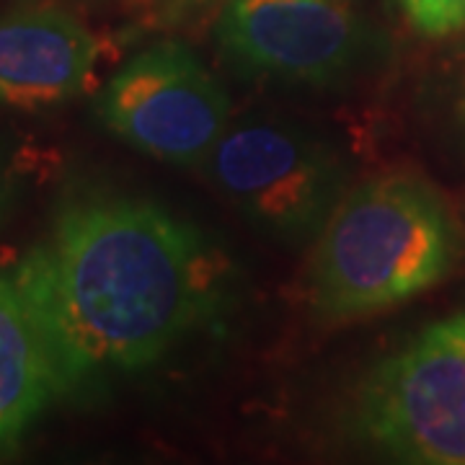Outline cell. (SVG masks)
I'll use <instances>...</instances> for the list:
<instances>
[{
	"mask_svg": "<svg viewBox=\"0 0 465 465\" xmlns=\"http://www.w3.org/2000/svg\"><path fill=\"white\" fill-rule=\"evenodd\" d=\"M416 32L448 36L465 29V0H399Z\"/></svg>",
	"mask_w": 465,
	"mask_h": 465,
	"instance_id": "obj_9",
	"label": "cell"
},
{
	"mask_svg": "<svg viewBox=\"0 0 465 465\" xmlns=\"http://www.w3.org/2000/svg\"><path fill=\"white\" fill-rule=\"evenodd\" d=\"M202 166L241 215L284 243L318 238L344 197L333 150L284 122L228 127Z\"/></svg>",
	"mask_w": 465,
	"mask_h": 465,
	"instance_id": "obj_4",
	"label": "cell"
},
{
	"mask_svg": "<svg viewBox=\"0 0 465 465\" xmlns=\"http://www.w3.org/2000/svg\"><path fill=\"white\" fill-rule=\"evenodd\" d=\"M458 256V223L432 183L414 173L372 176L318 232L305 300L329 323L372 316L442 282Z\"/></svg>",
	"mask_w": 465,
	"mask_h": 465,
	"instance_id": "obj_2",
	"label": "cell"
},
{
	"mask_svg": "<svg viewBox=\"0 0 465 465\" xmlns=\"http://www.w3.org/2000/svg\"><path fill=\"white\" fill-rule=\"evenodd\" d=\"M96 112L130 148L161 163L194 168L228 130L231 99L189 47L158 42L106 84Z\"/></svg>",
	"mask_w": 465,
	"mask_h": 465,
	"instance_id": "obj_5",
	"label": "cell"
},
{
	"mask_svg": "<svg viewBox=\"0 0 465 465\" xmlns=\"http://www.w3.org/2000/svg\"><path fill=\"white\" fill-rule=\"evenodd\" d=\"M176 8H182V11H186V8H194V5H204V3H213V0H171Z\"/></svg>",
	"mask_w": 465,
	"mask_h": 465,
	"instance_id": "obj_10",
	"label": "cell"
},
{
	"mask_svg": "<svg viewBox=\"0 0 465 465\" xmlns=\"http://www.w3.org/2000/svg\"><path fill=\"white\" fill-rule=\"evenodd\" d=\"M60 385L45 336L14 274L0 277V452L47 409Z\"/></svg>",
	"mask_w": 465,
	"mask_h": 465,
	"instance_id": "obj_8",
	"label": "cell"
},
{
	"mask_svg": "<svg viewBox=\"0 0 465 465\" xmlns=\"http://www.w3.org/2000/svg\"><path fill=\"white\" fill-rule=\"evenodd\" d=\"M458 112H460V119H463V124H465V85H463V94H460V101H458Z\"/></svg>",
	"mask_w": 465,
	"mask_h": 465,
	"instance_id": "obj_11",
	"label": "cell"
},
{
	"mask_svg": "<svg viewBox=\"0 0 465 465\" xmlns=\"http://www.w3.org/2000/svg\"><path fill=\"white\" fill-rule=\"evenodd\" d=\"M0 204H3V197H0Z\"/></svg>",
	"mask_w": 465,
	"mask_h": 465,
	"instance_id": "obj_12",
	"label": "cell"
},
{
	"mask_svg": "<svg viewBox=\"0 0 465 465\" xmlns=\"http://www.w3.org/2000/svg\"><path fill=\"white\" fill-rule=\"evenodd\" d=\"M347 419L360 442L396 460L465 465V311L372 367Z\"/></svg>",
	"mask_w": 465,
	"mask_h": 465,
	"instance_id": "obj_3",
	"label": "cell"
},
{
	"mask_svg": "<svg viewBox=\"0 0 465 465\" xmlns=\"http://www.w3.org/2000/svg\"><path fill=\"white\" fill-rule=\"evenodd\" d=\"M99 42L60 8L0 16V104L45 109L78 96L91 81Z\"/></svg>",
	"mask_w": 465,
	"mask_h": 465,
	"instance_id": "obj_7",
	"label": "cell"
},
{
	"mask_svg": "<svg viewBox=\"0 0 465 465\" xmlns=\"http://www.w3.org/2000/svg\"><path fill=\"white\" fill-rule=\"evenodd\" d=\"M215 34L238 70L308 88L344 84L381 45L349 0H231Z\"/></svg>",
	"mask_w": 465,
	"mask_h": 465,
	"instance_id": "obj_6",
	"label": "cell"
},
{
	"mask_svg": "<svg viewBox=\"0 0 465 465\" xmlns=\"http://www.w3.org/2000/svg\"><path fill=\"white\" fill-rule=\"evenodd\" d=\"M60 396L158 362L220 313L228 262L192 223L140 197L84 194L11 272Z\"/></svg>",
	"mask_w": 465,
	"mask_h": 465,
	"instance_id": "obj_1",
	"label": "cell"
}]
</instances>
